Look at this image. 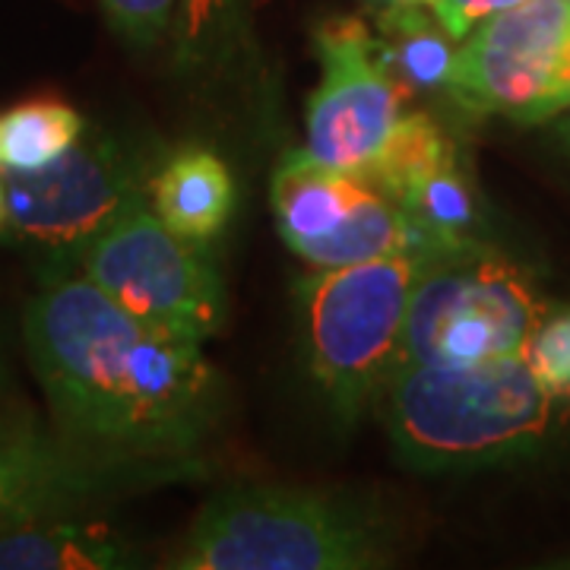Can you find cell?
Instances as JSON below:
<instances>
[{
  "mask_svg": "<svg viewBox=\"0 0 570 570\" xmlns=\"http://www.w3.org/2000/svg\"><path fill=\"white\" fill-rule=\"evenodd\" d=\"M58 434L105 460L200 463L223 384L204 343L115 305L82 273H45L22 321Z\"/></svg>",
  "mask_w": 570,
  "mask_h": 570,
  "instance_id": "cell-1",
  "label": "cell"
},
{
  "mask_svg": "<svg viewBox=\"0 0 570 570\" xmlns=\"http://www.w3.org/2000/svg\"><path fill=\"white\" fill-rule=\"evenodd\" d=\"M381 393L393 448L422 472L527 453L549 434L561 409L527 355L479 365H403Z\"/></svg>",
  "mask_w": 570,
  "mask_h": 570,
  "instance_id": "cell-2",
  "label": "cell"
},
{
  "mask_svg": "<svg viewBox=\"0 0 570 570\" xmlns=\"http://www.w3.org/2000/svg\"><path fill=\"white\" fill-rule=\"evenodd\" d=\"M396 532L352 494L238 485L209 498L168 561L178 570H367L393 558Z\"/></svg>",
  "mask_w": 570,
  "mask_h": 570,
  "instance_id": "cell-3",
  "label": "cell"
},
{
  "mask_svg": "<svg viewBox=\"0 0 570 570\" xmlns=\"http://www.w3.org/2000/svg\"><path fill=\"white\" fill-rule=\"evenodd\" d=\"M434 254L406 250L326 266L298 283L307 371L343 422H355L387 384L412 292Z\"/></svg>",
  "mask_w": 570,
  "mask_h": 570,
  "instance_id": "cell-4",
  "label": "cell"
},
{
  "mask_svg": "<svg viewBox=\"0 0 570 570\" xmlns=\"http://www.w3.org/2000/svg\"><path fill=\"white\" fill-rule=\"evenodd\" d=\"M546 314L530 273L504 254L482 242L438 250L412 292L393 371L527 355Z\"/></svg>",
  "mask_w": 570,
  "mask_h": 570,
  "instance_id": "cell-5",
  "label": "cell"
},
{
  "mask_svg": "<svg viewBox=\"0 0 570 570\" xmlns=\"http://www.w3.org/2000/svg\"><path fill=\"white\" fill-rule=\"evenodd\" d=\"M156 156L102 130H86L55 163L13 171L0 168L3 228L45 254L48 269H70L73 257L127 213L149 204Z\"/></svg>",
  "mask_w": 570,
  "mask_h": 570,
  "instance_id": "cell-6",
  "label": "cell"
},
{
  "mask_svg": "<svg viewBox=\"0 0 570 570\" xmlns=\"http://www.w3.org/2000/svg\"><path fill=\"white\" fill-rule=\"evenodd\" d=\"M70 269L165 333L206 343L225 324L223 279L209 247L168 228L149 204L89 242Z\"/></svg>",
  "mask_w": 570,
  "mask_h": 570,
  "instance_id": "cell-7",
  "label": "cell"
},
{
  "mask_svg": "<svg viewBox=\"0 0 570 570\" xmlns=\"http://www.w3.org/2000/svg\"><path fill=\"white\" fill-rule=\"evenodd\" d=\"M448 99L517 124L570 111V0H520L475 22L460 39Z\"/></svg>",
  "mask_w": 570,
  "mask_h": 570,
  "instance_id": "cell-8",
  "label": "cell"
},
{
  "mask_svg": "<svg viewBox=\"0 0 570 570\" xmlns=\"http://www.w3.org/2000/svg\"><path fill=\"white\" fill-rule=\"evenodd\" d=\"M273 216L283 242L317 269L425 250L403 206L362 171L288 153L273 175Z\"/></svg>",
  "mask_w": 570,
  "mask_h": 570,
  "instance_id": "cell-9",
  "label": "cell"
},
{
  "mask_svg": "<svg viewBox=\"0 0 570 570\" xmlns=\"http://www.w3.org/2000/svg\"><path fill=\"white\" fill-rule=\"evenodd\" d=\"M200 472V463L105 460L73 448L61 434L0 422V530L55 517H80L86 508L187 482Z\"/></svg>",
  "mask_w": 570,
  "mask_h": 570,
  "instance_id": "cell-10",
  "label": "cell"
},
{
  "mask_svg": "<svg viewBox=\"0 0 570 570\" xmlns=\"http://www.w3.org/2000/svg\"><path fill=\"white\" fill-rule=\"evenodd\" d=\"M321 82L307 102V153L346 171H365L403 115V89L377 55L374 29L330 17L314 29Z\"/></svg>",
  "mask_w": 570,
  "mask_h": 570,
  "instance_id": "cell-11",
  "label": "cell"
},
{
  "mask_svg": "<svg viewBox=\"0 0 570 570\" xmlns=\"http://www.w3.org/2000/svg\"><path fill=\"white\" fill-rule=\"evenodd\" d=\"M149 206L178 235L209 245L235 213V178L213 149L190 146L159 163Z\"/></svg>",
  "mask_w": 570,
  "mask_h": 570,
  "instance_id": "cell-12",
  "label": "cell"
},
{
  "mask_svg": "<svg viewBox=\"0 0 570 570\" xmlns=\"http://www.w3.org/2000/svg\"><path fill=\"white\" fill-rule=\"evenodd\" d=\"M374 45L393 82L406 99L448 96L460 39L434 17L431 3H403L374 10Z\"/></svg>",
  "mask_w": 570,
  "mask_h": 570,
  "instance_id": "cell-13",
  "label": "cell"
},
{
  "mask_svg": "<svg viewBox=\"0 0 570 570\" xmlns=\"http://www.w3.org/2000/svg\"><path fill=\"white\" fill-rule=\"evenodd\" d=\"M130 551L115 535L80 517H55L0 530V570L127 568Z\"/></svg>",
  "mask_w": 570,
  "mask_h": 570,
  "instance_id": "cell-14",
  "label": "cell"
},
{
  "mask_svg": "<svg viewBox=\"0 0 570 570\" xmlns=\"http://www.w3.org/2000/svg\"><path fill=\"white\" fill-rule=\"evenodd\" d=\"M396 204L403 206L425 250H450L482 242L479 197L460 156L409 184Z\"/></svg>",
  "mask_w": 570,
  "mask_h": 570,
  "instance_id": "cell-15",
  "label": "cell"
},
{
  "mask_svg": "<svg viewBox=\"0 0 570 570\" xmlns=\"http://www.w3.org/2000/svg\"><path fill=\"white\" fill-rule=\"evenodd\" d=\"M250 0H184L171 58L184 77H213L242 55Z\"/></svg>",
  "mask_w": 570,
  "mask_h": 570,
  "instance_id": "cell-16",
  "label": "cell"
},
{
  "mask_svg": "<svg viewBox=\"0 0 570 570\" xmlns=\"http://www.w3.org/2000/svg\"><path fill=\"white\" fill-rule=\"evenodd\" d=\"M86 134V121L73 105L36 99L0 115V168L32 171L55 163Z\"/></svg>",
  "mask_w": 570,
  "mask_h": 570,
  "instance_id": "cell-17",
  "label": "cell"
},
{
  "mask_svg": "<svg viewBox=\"0 0 570 570\" xmlns=\"http://www.w3.org/2000/svg\"><path fill=\"white\" fill-rule=\"evenodd\" d=\"M456 156L460 149L441 124L425 111H409L393 124L381 153L362 175H367L387 197L400 200L409 184H415L422 175L448 165Z\"/></svg>",
  "mask_w": 570,
  "mask_h": 570,
  "instance_id": "cell-18",
  "label": "cell"
},
{
  "mask_svg": "<svg viewBox=\"0 0 570 570\" xmlns=\"http://www.w3.org/2000/svg\"><path fill=\"white\" fill-rule=\"evenodd\" d=\"M111 32L134 51H153L178 22L184 0H99Z\"/></svg>",
  "mask_w": 570,
  "mask_h": 570,
  "instance_id": "cell-19",
  "label": "cell"
},
{
  "mask_svg": "<svg viewBox=\"0 0 570 570\" xmlns=\"http://www.w3.org/2000/svg\"><path fill=\"white\" fill-rule=\"evenodd\" d=\"M527 358L535 377L542 381V387L549 390L561 406H570V307L551 317L546 314V321L532 336Z\"/></svg>",
  "mask_w": 570,
  "mask_h": 570,
  "instance_id": "cell-20",
  "label": "cell"
},
{
  "mask_svg": "<svg viewBox=\"0 0 570 570\" xmlns=\"http://www.w3.org/2000/svg\"><path fill=\"white\" fill-rule=\"evenodd\" d=\"M510 3H520V0H431V10L456 39H463L475 22H482Z\"/></svg>",
  "mask_w": 570,
  "mask_h": 570,
  "instance_id": "cell-21",
  "label": "cell"
},
{
  "mask_svg": "<svg viewBox=\"0 0 570 570\" xmlns=\"http://www.w3.org/2000/svg\"><path fill=\"white\" fill-rule=\"evenodd\" d=\"M371 10H384V7H403V3H431V0H362Z\"/></svg>",
  "mask_w": 570,
  "mask_h": 570,
  "instance_id": "cell-22",
  "label": "cell"
},
{
  "mask_svg": "<svg viewBox=\"0 0 570 570\" xmlns=\"http://www.w3.org/2000/svg\"><path fill=\"white\" fill-rule=\"evenodd\" d=\"M7 223V206H3V184H0V228Z\"/></svg>",
  "mask_w": 570,
  "mask_h": 570,
  "instance_id": "cell-23",
  "label": "cell"
},
{
  "mask_svg": "<svg viewBox=\"0 0 570 570\" xmlns=\"http://www.w3.org/2000/svg\"><path fill=\"white\" fill-rule=\"evenodd\" d=\"M561 134H564V140L570 142V115L564 118V124H561Z\"/></svg>",
  "mask_w": 570,
  "mask_h": 570,
  "instance_id": "cell-24",
  "label": "cell"
}]
</instances>
